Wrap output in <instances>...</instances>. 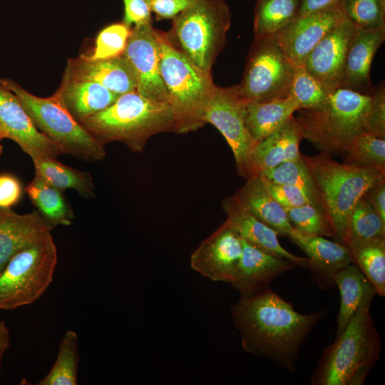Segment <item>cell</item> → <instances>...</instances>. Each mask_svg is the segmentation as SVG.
I'll list each match as a JSON object with an SVG mask.
<instances>
[{"instance_id": "21", "label": "cell", "mask_w": 385, "mask_h": 385, "mask_svg": "<svg viewBox=\"0 0 385 385\" xmlns=\"http://www.w3.org/2000/svg\"><path fill=\"white\" fill-rule=\"evenodd\" d=\"M222 208L227 215L226 220L243 240L297 266L308 268L307 257L296 256L285 250L278 240V233L253 215L234 195L224 200Z\"/></svg>"}, {"instance_id": "41", "label": "cell", "mask_w": 385, "mask_h": 385, "mask_svg": "<svg viewBox=\"0 0 385 385\" xmlns=\"http://www.w3.org/2000/svg\"><path fill=\"white\" fill-rule=\"evenodd\" d=\"M260 175L272 197L284 210L308 203L314 205L301 189L288 184L274 183Z\"/></svg>"}, {"instance_id": "26", "label": "cell", "mask_w": 385, "mask_h": 385, "mask_svg": "<svg viewBox=\"0 0 385 385\" xmlns=\"http://www.w3.org/2000/svg\"><path fill=\"white\" fill-rule=\"evenodd\" d=\"M299 110L292 96L266 102L245 101L246 127L257 143L280 128Z\"/></svg>"}, {"instance_id": "4", "label": "cell", "mask_w": 385, "mask_h": 385, "mask_svg": "<svg viewBox=\"0 0 385 385\" xmlns=\"http://www.w3.org/2000/svg\"><path fill=\"white\" fill-rule=\"evenodd\" d=\"M81 124L103 145L120 142L135 153L142 152L153 135L175 132L170 105L149 100L136 91L119 96L112 105Z\"/></svg>"}, {"instance_id": "48", "label": "cell", "mask_w": 385, "mask_h": 385, "mask_svg": "<svg viewBox=\"0 0 385 385\" xmlns=\"http://www.w3.org/2000/svg\"><path fill=\"white\" fill-rule=\"evenodd\" d=\"M5 137H4V135L3 134V133L0 130V155L2 153V150H3V146H2V144H1V141L3 140V139H4Z\"/></svg>"}, {"instance_id": "43", "label": "cell", "mask_w": 385, "mask_h": 385, "mask_svg": "<svg viewBox=\"0 0 385 385\" xmlns=\"http://www.w3.org/2000/svg\"><path fill=\"white\" fill-rule=\"evenodd\" d=\"M22 185L15 176L0 175V207L10 208L15 205L22 196Z\"/></svg>"}, {"instance_id": "35", "label": "cell", "mask_w": 385, "mask_h": 385, "mask_svg": "<svg viewBox=\"0 0 385 385\" xmlns=\"http://www.w3.org/2000/svg\"><path fill=\"white\" fill-rule=\"evenodd\" d=\"M371 239H385V221L363 196L350 214L346 245L351 240Z\"/></svg>"}, {"instance_id": "14", "label": "cell", "mask_w": 385, "mask_h": 385, "mask_svg": "<svg viewBox=\"0 0 385 385\" xmlns=\"http://www.w3.org/2000/svg\"><path fill=\"white\" fill-rule=\"evenodd\" d=\"M242 251V237L226 220L193 252L190 266L212 281L231 283Z\"/></svg>"}, {"instance_id": "37", "label": "cell", "mask_w": 385, "mask_h": 385, "mask_svg": "<svg viewBox=\"0 0 385 385\" xmlns=\"http://www.w3.org/2000/svg\"><path fill=\"white\" fill-rule=\"evenodd\" d=\"M344 17L361 29L385 28V0H342Z\"/></svg>"}, {"instance_id": "25", "label": "cell", "mask_w": 385, "mask_h": 385, "mask_svg": "<svg viewBox=\"0 0 385 385\" xmlns=\"http://www.w3.org/2000/svg\"><path fill=\"white\" fill-rule=\"evenodd\" d=\"M234 197L278 235L288 237L293 226L286 210L272 197L260 175L247 179L246 183Z\"/></svg>"}, {"instance_id": "44", "label": "cell", "mask_w": 385, "mask_h": 385, "mask_svg": "<svg viewBox=\"0 0 385 385\" xmlns=\"http://www.w3.org/2000/svg\"><path fill=\"white\" fill-rule=\"evenodd\" d=\"M195 0H150L152 12L157 20L173 19L191 6Z\"/></svg>"}, {"instance_id": "18", "label": "cell", "mask_w": 385, "mask_h": 385, "mask_svg": "<svg viewBox=\"0 0 385 385\" xmlns=\"http://www.w3.org/2000/svg\"><path fill=\"white\" fill-rule=\"evenodd\" d=\"M53 228L37 210L21 215L0 207V272L15 254L41 242Z\"/></svg>"}, {"instance_id": "17", "label": "cell", "mask_w": 385, "mask_h": 385, "mask_svg": "<svg viewBox=\"0 0 385 385\" xmlns=\"http://www.w3.org/2000/svg\"><path fill=\"white\" fill-rule=\"evenodd\" d=\"M297 266L242 239V255L231 284L240 297L250 296L269 287L273 279Z\"/></svg>"}, {"instance_id": "47", "label": "cell", "mask_w": 385, "mask_h": 385, "mask_svg": "<svg viewBox=\"0 0 385 385\" xmlns=\"http://www.w3.org/2000/svg\"><path fill=\"white\" fill-rule=\"evenodd\" d=\"M11 339L9 329L4 321H0V375L3 356L6 351L9 349Z\"/></svg>"}, {"instance_id": "42", "label": "cell", "mask_w": 385, "mask_h": 385, "mask_svg": "<svg viewBox=\"0 0 385 385\" xmlns=\"http://www.w3.org/2000/svg\"><path fill=\"white\" fill-rule=\"evenodd\" d=\"M124 16L123 23L130 29L152 21L150 0H123Z\"/></svg>"}, {"instance_id": "23", "label": "cell", "mask_w": 385, "mask_h": 385, "mask_svg": "<svg viewBox=\"0 0 385 385\" xmlns=\"http://www.w3.org/2000/svg\"><path fill=\"white\" fill-rule=\"evenodd\" d=\"M303 135L294 116L254 148L250 164L252 177L279 164L301 158L299 143Z\"/></svg>"}, {"instance_id": "24", "label": "cell", "mask_w": 385, "mask_h": 385, "mask_svg": "<svg viewBox=\"0 0 385 385\" xmlns=\"http://www.w3.org/2000/svg\"><path fill=\"white\" fill-rule=\"evenodd\" d=\"M288 237L307 255L308 268L332 281L337 271L352 263L349 248L335 240L306 235L294 227Z\"/></svg>"}, {"instance_id": "39", "label": "cell", "mask_w": 385, "mask_h": 385, "mask_svg": "<svg viewBox=\"0 0 385 385\" xmlns=\"http://www.w3.org/2000/svg\"><path fill=\"white\" fill-rule=\"evenodd\" d=\"M130 29L123 22L111 24L98 34L93 51L87 55L92 60H101L123 53L130 35Z\"/></svg>"}, {"instance_id": "7", "label": "cell", "mask_w": 385, "mask_h": 385, "mask_svg": "<svg viewBox=\"0 0 385 385\" xmlns=\"http://www.w3.org/2000/svg\"><path fill=\"white\" fill-rule=\"evenodd\" d=\"M166 33L172 44L197 66L210 73L226 41L231 12L225 0H195L172 19Z\"/></svg>"}, {"instance_id": "28", "label": "cell", "mask_w": 385, "mask_h": 385, "mask_svg": "<svg viewBox=\"0 0 385 385\" xmlns=\"http://www.w3.org/2000/svg\"><path fill=\"white\" fill-rule=\"evenodd\" d=\"M35 176L63 192L72 189L82 197L94 199L96 185L91 174L59 162L57 158L32 159Z\"/></svg>"}, {"instance_id": "2", "label": "cell", "mask_w": 385, "mask_h": 385, "mask_svg": "<svg viewBox=\"0 0 385 385\" xmlns=\"http://www.w3.org/2000/svg\"><path fill=\"white\" fill-rule=\"evenodd\" d=\"M313 180L318 204L324 213L335 241L346 246L350 214L371 188L385 180V170L341 163L322 152L301 153Z\"/></svg>"}, {"instance_id": "29", "label": "cell", "mask_w": 385, "mask_h": 385, "mask_svg": "<svg viewBox=\"0 0 385 385\" xmlns=\"http://www.w3.org/2000/svg\"><path fill=\"white\" fill-rule=\"evenodd\" d=\"M25 191L36 210L53 227L72 223L75 214L61 190L35 176Z\"/></svg>"}, {"instance_id": "33", "label": "cell", "mask_w": 385, "mask_h": 385, "mask_svg": "<svg viewBox=\"0 0 385 385\" xmlns=\"http://www.w3.org/2000/svg\"><path fill=\"white\" fill-rule=\"evenodd\" d=\"M332 91L310 74L303 64L296 66L289 96L295 99L299 109L322 108Z\"/></svg>"}, {"instance_id": "31", "label": "cell", "mask_w": 385, "mask_h": 385, "mask_svg": "<svg viewBox=\"0 0 385 385\" xmlns=\"http://www.w3.org/2000/svg\"><path fill=\"white\" fill-rule=\"evenodd\" d=\"M302 0H257L255 39L272 36L298 17Z\"/></svg>"}, {"instance_id": "30", "label": "cell", "mask_w": 385, "mask_h": 385, "mask_svg": "<svg viewBox=\"0 0 385 385\" xmlns=\"http://www.w3.org/2000/svg\"><path fill=\"white\" fill-rule=\"evenodd\" d=\"M352 263L365 275L380 297L385 296V239L351 240Z\"/></svg>"}, {"instance_id": "12", "label": "cell", "mask_w": 385, "mask_h": 385, "mask_svg": "<svg viewBox=\"0 0 385 385\" xmlns=\"http://www.w3.org/2000/svg\"><path fill=\"white\" fill-rule=\"evenodd\" d=\"M123 55L134 70L137 79L136 91L149 100L170 104L160 74L158 30L153 28L152 21L134 26L130 29Z\"/></svg>"}, {"instance_id": "11", "label": "cell", "mask_w": 385, "mask_h": 385, "mask_svg": "<svg viewBox=\"0 0 385 385\" xmlns=\"http://www.w3.org/2000/svg\"><path fill=\"white\" fill-rule=\"evenodd\" d=\"M245 103L235 86H216L206 108L205 122L213 125L225 137L233 153L239 175L248 179L252 177L250 157L257 143L245 125Z\"/></svg>"}, {"instance_id": "34", "label": "cell", "mask_w": 385, "mask_h": 385, "mask_svg": "<svg viewBox=\"0 0 385 385\" xmlns=\"http://www.w3.org/2000/svg\"><path fill=\"white\" fill-rule=\"evenodd\" d=\"M344 155L347 163L385 170V139L362 131L350 142Z\"/></svg>"}, {"instance_id": "15", "label": "cell", "mask_w": 385, "mask_h": 385, "mask_svg": "<svg viewBox=\"0 0 385 385\" xmlns=\"http://www.w3.org/2000/svg\"><path fill=\"white\" fill-rule=\"evenodd\" d=\"M343 19L340 4L298 16L274 38L289 60L302 65L314 46Z\"/></svg>"}, {"instance_id": "13", "label": "cell", "mask_w": 385, "mask_h": 385, "mask_svg": "<svg viewBox=\"0 0 385 385\" xmlns=\"http://www.w3.org/2000/svg\"><path fill=\"white\" fill-rule=\"evenodd\" d=\"M0 130L32 159L57 158L63 149L40 132L18 97L0 83Z\"/></svg>"}, {"instance_id": "36", "label": "cell", "mask_w": 385, "mask_h": 385, "mask_svg": "<svg viewBox=\"0 0 385 385\" xmlns=\"http://www.w3.org/2000/svg\"><path fill=\"white\" fill-rule=\"evenodd\" d=\"M260 175L270 181L288 184L301 189L312 203L320 208L313 180L302 157L295 160L284 162Z\"/></svg>"}, {"instance_id": "45", "label": "cell", "mask_w": 385, "mask_h": 385, "mask_svg": "<svg viewBox=\"0 0 385 385\" xmlns=\"http://www.w3.org/2000/svg\"><path fill=\"white\" fill-rule=\"evenodd\" d=\"M364 197L385 221V180L368 190Z\"/></svg>"}, {"instance_id": "20", "label": "cell", "mask_w": 385, "mask_h": 385, "mask_svg": "<svg viewBox=\"0 0 385 385\" xmlns=\"http://www.w3.org/2000/svg\"><path fill=\"white\" fill-rule=\"evenodd\" d=\"M53 95L80 123L109 107L119 97L101 83L66 71Z\"/></svg>"}, {"instance_id": "6", "label": "cell", "mask_w": 385, "mask_h": 385, "mask_svg": "<svg viewBox=\"0 0 385 385\" xmlns=\"http://www.w3.org/2000/svg\"><path fill=\"white\" fill-rule=\"evenodd\" d=\"M371 94L339 88L321 109H299L294 116L303 138L322 152L344 155L350 142L363 131Z\"/></svg>"}, {"instance_id": "9", "label": "cell", "mask_w": 385, "mask_h": 385, "mask_svg": "<svg viewBox=\"0 0 385 385\" xmlns=\"http://www.w3.org/2000/svg\"><path fill=\"white\" fill-rule=\"evenodd\" d=\"M57 249L52 235L15 254L0 272V309L34 303L53 281Z\"/></svg>"}, {"instance_id": "27", "label": "cell", "mask_w": 385, "mask_h": 385, "mask_svg": "<svg viewBox=\"0 0 385 385\" xmlns=\"http://www.w3.org/2000/svg\"><path fill=\"white\" fill-rule=\"evenodd\" d=\"M340 293V307L337 317L336 337L342 333L346 324L365 302L371 301L376 294L371 283L354 264L343 267L332 277Z\"/></svg>"}, {"instance_id": "16", "label": "cell", "mask_w": 385, "mask_h": 385, "mask_svg": "<svg viewBox=\"0 0 385 385\" xmlns=\"http://www.w3.org/2000/svg\"><path fill=\"white\" fill-rule=\"evenodd\" d=\"M354 29L344 17L314 46L303 63L329 90L341 88L346 53Z\"/></svg>"}, {"instance_id": "10", "label": "cell", "mask_w": 385, "mask_h": 385, "mask_svg": "<svg viewBox=\"0 0 385 385\" xmlns=\"http://www.w3.org/2000/svg\"><path fill=\"white\" fill-rule=\"evenodd\" d=\"M296 66L274 36L255 39L242 79L235 85L245 101L266 102L289 96Z\"/></svg>"}, {"instance_id": "3", "label": "cell", "mask_w": 385, "mask_h": 385, "mask_svg": "<svg viewBox=\"0 0 385 385\" xmlns=\"http://www.w3.org/2000/svg\"><path fill=\"white\" fill-rule=\"evenodd\" d=\"M371 301L364 302L336 340L322 352L312 385H359L376 363L381 340L370 314Z\"/></svg>"}, {"instance_id": "1", "label": "cell", "mask_w": 385, "mask_h": 385, "mask_svg": "<svg viewBox=\"0 0 385 385\" xmlns=\"http://www.w3.org/2000/svg\"><path fill=\"white\" fill-rule=\"evenodd\" d=\"M324 311L301 314L270 287L240 297L232 308L243 349L293 371L303 344Z\"/></svg>"}, {"instance_id": "38", "label": "cell", "mask_w": 385, "mask_h": 385, "mask_svg": "<svg viewBox=\"0 0 385 385\" xmlns=\"http://www.w3.org/2000/svg\"><path fill=\"white\" fill-rule=\"evenodd\" d=\"M293 227L309 235L333 237L332 227L323 211L311 203L285 209Z\"/></svg>"}, {"instance_id": "46", "label": "cell", "mask_w": 385, "mask_h": 385, "mask_svg": "<svg viewBox=\"0 0 385 385\" xmlns=\"http://www.w3.org/2000/svg\"><path fill=\"white\" fill-rule=\"evenodd\" d=\"M342 0H302L298 16L339 4Z\"/></svg>"}, {"instance_id": "5", "label": "cell", "mask_w": 385, "mask_h": 385, "mask_svg": "<svg viewBox=\"0 0 385 385\" xmlns=\"http://www.w3.org/2000/svg\"><path fill=\"white\" fill-rule=\"evenodd\" d=\"M160 69L175 119V132L187 133L205 124L207 106L216 87L211 75L175 48L166 33L158 31Z\"/></svg>"}, {"instance_id": "40", "label": "cell", "mask_w": 385, "mask_h": 385, "mask_svg": "<svg viewBox=\"0 0 385 385\" xmlns=\"http://www.w3.org/2000/svg\"><path fill=\"white\" fill-rule=\"evenodd\" d=\"M371 96L363 131L385 139V88L384 83H381L376 88H374Z\"/></svg>"}, {"instance_id": "22", "label": "cell", "mask_w": 385, "mask_h": 385, "mask_svg": "<svg viewBox=\"0 0 385 385\" xmlns=\"http://www.w3.org/2000/svg\"><path fill=\"white\" fill-rule=\"evenodd\" d=\"M65 71L95 81L119 96L137 89L134 70L123 53L101 60H92L82 54L69 59Z\"/></svg>"}, {"instance_id": "8", "label": "cell", "mask_w": 385, "mask_h": 385, "mask_svg": "<svg viewBox=\"0 0 385 385\" xmlns=\"http://www.w3.org/2000/svg\"><path fill=\"white\" fill-rule=\"evenodd\" d=\"M0 83L18 97L38 130L57 143L65 154L88 162L105 158V145L77 121L53 95L47 98L34 96L7 78H0Z\"/></svg>"}, {"instance_id": "32", "label": "cell", "mask_w": 385, "mask_h": 385, "mask_svg": "<svg viewBox=\"0 0 385 385\" xmlns=\"http://www.w3.org/2000/svg\"><path fill=\"white\" fill-rule=\"evenodd\" d=\"M79 359L77 333L73 330H68L61 340L53 366L38 385L78 384Z\"/></svg>"}, {"instance_id": "19", "label": "cell", "mask_w": 385, "mask_h": 385, "mask_svg": "<svg viewBox=\"0 0 385 385\" xmlns=\"http://www.w3.org/2000/svg\"><path fill=\"white\" fill-rule=\"evenodd\" d=\"M385 41V28L361 29L355 27L347 48L341 88L371 95L373 58Z\"/></svg>"}]
</instances>
